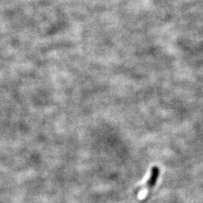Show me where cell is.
<instances>
[{
  "label": "cell",
  "mask_w": 203,
  "mask_h": 203,
  "mask_svg": "<svg viewBox=\"0 0 203 203\" xmlns=\"http://www.w3.org/2000/svg\"><path fill=\"white\" fill-rule=\"evenodd\" d=\"M160 175V169L157 166H154L151 169V173L149 180L146 184V187L147 189H152L155 186L157 180Z\"/></svg>",
  "instance_id": "obj_1"
}]
</instances>
